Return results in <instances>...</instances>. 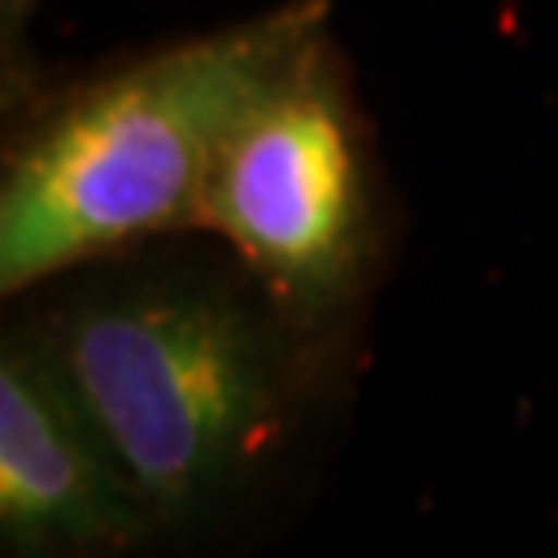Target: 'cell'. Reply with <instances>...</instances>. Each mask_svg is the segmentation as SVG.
<instances>
[{
	"label": "cell",
	"instance_id": "5b68a950",
	"mask_svg": "<svg viewBox=\"0 0 558 558\" xmlns=\"http://www.w3.org/2000/svg\"><path fill=\"white\" fill-rule=\"evenodd\" d=\"M34 4H38V0H0V21H4V41H9V50H13V41L21 38V29H25V21L34 13Z\"/></svg>",
	"mask_w": 558,
	"mask_h": 558
},
{
	"label": "cell",
	"instance_id": "6da1fadb",
	"mask_svg": "<svg viewBox=\"0 0 558 558\" xmlns=\"http://www.w3.org/2000/svg\"><path fill=\"white\" fill-rule=\"evenodd\" d=\"M323 29V0H290L124 62L50 104L4 166L0 290L25 294L137 240L199 228L228 133Z\"/></svg>",
	"mask_w": 558,
	"mask_h": 558
},
{
	"label": "cell",
	"instance_id": "277c9868",
	"mask_svg": "<svg viewBox=\"0 0 558 558\" xmlns=\"http://www.w3.org/2000/svg\"><path fill=\"white\" fill-rule=\"evenodd\" d=\"M158 530L50 336L0 356V542L17 555L120 550Z\"/></svg>",
	"mask_w": 558,
	"mask_h": 558
},
{
	"label": "cell",
	"instance_id": "3957f363",
	"mask_svg": "<svg viewBox=\"0 0 558 558\" xmlns=\"http://www.w3.org/2000/svg\"><path fill=\"white\" fill-rule=\"evenodd\" d=\"M199 228L240 257L294 331L356 294L373 253L364 141L327 29L244 108L207 179Z\"/></svg>",
	"mask_w": 558,
	"mask_h": 558
},
{
	"label": "cell",
	"instance_id": "7a4b0ae2",
	"mask_svg": "<svg viewBox=\"0 0 558 558\" xmlns=\"http://www.w3.org/2000/svg\"><path fill=\"white\" fill-rule=\"evenodd\" d=\"M294 331L211 281H137L66 311L50 343L158 525L207 513L278 439Z\"/></svg>",
	"mask_w": 558,
	"mask_h": 558
}]
</instances>
